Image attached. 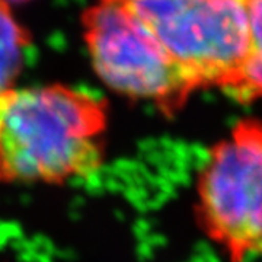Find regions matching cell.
Listing matches in <instances>:
<instances>
[{
	"instance_id": "6da1fadb",
	"label": "cell",
	"mask_w": 262,
	"mask_h": 262,
	"mask_svg": "<svg viewBox=\"0 0 262 262\" xmlns=\"http://www.w3.org/2000/svg\"><path fill=\"white\" fill-rule=\"evenodd\" d=\"M106 102L66 84L0 95V181L63 184L92 177L103 162Z\"/></svg>"
},
{
	"instance_id": "7a4b0ae2",
	"label": "cell",
	"mask_w": 262,
	"mask_h": 262,
	"mask_svg": "<svg viewBox=\"0 0 262 262\" xmlns=\"http://www.w3.org/2000/svg\"><path fill=\"white\" fill-rule=\"evenodd\" d=\"M198 227L227 262L262 258V120L242 118L196 170Z\"/></svg>"
},
{
	"instance_id": "3957f363",
	"label": "cell",
	"mask_w": 262,
	"mask_h": 262,
	"mask_svg": "<svg viewBox=\"0 0 262 262\" xmlns=\"http://www.w3.org/2000/svg\"><path fill=\"white\" fill-rule=\"evenodd\" d=\"M80 27L95 73L115 94L172 115L196 89L127 0H96Z\"/></svg>"
},
{
	"instance_id": "277c9868",
	"label": "cell",
	"mask_w": 262,
	"mask_h": 262,
	"mask_svg": "<svg viewBox=\"0 0 262 262\" xmlns=\"http://www.w3.org/2000/svg\"><path fill=\"white\" fill-rule=\"evenodd\" d=\"M196 88L236 91L248 50L244 0H127Z\"/></svg>"
},
{
	"instance_id": "5b68a950",
	"label": "cell",
	"mask_w": 262,
	"mask_h": 262,
	"mask_svg": "<svg viewBox=\"0 0 262 262\" xmlns=\"http://www.w3.org/2000/svg\"><path fill=\"white\" fill-rule=\"evenodd\" d=\"M32 38L19 22L8 0H0V95L16 86Z\"/></svg>"
},
{
	"instance_id": "8992f818",
	"label": "cell",
	"mask_w": 262,
	"mask_h": 262,
	"mask_svg": "<svg viewBox=\"0 0 262 262\" xmlns=\"http://www.w3.org/2000/svg\"><path fill=\"white\" fill-rule=\"evenodd\" d=\"M244 2L249 29V50L234 92L245 99H255L262 96V0Z\"/></svg>"
},
{
	"instance_id": "52a82bcc",
	"label": "cell",
	"mask_w": 262,
	"mask_h": 262,
	"mask_svg": "<svg viewBox=\"0 0 262 262\" xmlns=\"http://www.w3.org/2000/svg\"><path fill=\"white\" fill-rule=\"evenodd\" d=\"M8 2H9V3H10V2H18V0H8Z\"/></svg>"
}]
</instances>
